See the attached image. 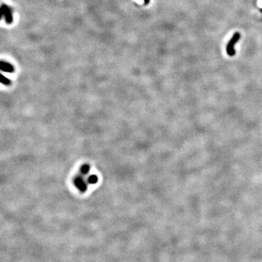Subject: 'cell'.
Segmentation results:
<instances>
[{
    "label": "cell",
    "mask_w": 262,
    "mask_h": 262,
    "mask_svg": "<svg viewBox=\"0 0 262 262\" xmlns=\"http://www.w3.org/2000/svg\"><path fill=\"white\" fill-rule=\"evenodd\" d=\"M240 39V33H235L232 39L229 40V43H228L227 46H226V53L229 55V56H233L235 55V50H234V45L239 41V39Z\"/></svg>",
    "instance_id": "6da1fadb"
},
{
    "label": "cell",
    "mask_w": 262,
    "mask_h": 262,
    "mask_svg": "<svg viewBox=\"0 0 262 262\" xmlns=\"http://www.w3.org/2000/svg\"><path fill=\"white\" fill-rule=\"evenodd\" d=\"M0 70L4 72L7 73H13L14 72V67L10 64L4 61H0Z\"/></svg>",
    "instance_id": "7a4b0ae2"
},
{
    "label": "cell",
    "mask_w": 262,
    "mask_h": 262,
    "mask_svg": "<svg viewBox=\"0 0 262 262\" xmlns=\"http://www.w3.org/2000/svg\"><path fill=\"white\" fill-rule=\"evenodd\" d=\"M75 185H76V187L79 188L82 191H85L86 189V186H85V182L81 178H76L75 180Z\"/></svg>",
    "instance_id": "3957f363"
},
{
    "label": "cell",
    "mask_w": 262,
    "mask_h": 262,
    "mask_svg": "<svg viewBox=\"0 0 262 262\" xmlns=\"http://www.w3.org/2000/svg\"><path fill=\"white\" fill-rule=\"evenodd\" d=\"M0 83L3 84L4 85H10L11 84V81L8 78L5 77L1 74H0Z\"/></svg>",
    "instance_id": "277c9868"
},
{
    "label": "cell",
    "mask_w": 262,
    "mask_h": 262,
    "mask_svg": "<svg viewBox=\"0 0 262 262\" xmlns=\"http://www.w3.org/2000/svg\"><path fill=\"white\" fill-rule=\"evenodd\" d=\"M88 181H89V183H96V182L98 181V178H97V176H90V177H89V179H88Z\"/></svg>",
    "instance_id": "5b68a950"
},
{
    "label": "cell",
    "mask_w": 262,
    "mask_h": 262,
    "mask_svg": "<svg viewBox=\"0 0 262 262\" xmlns=\"http://www.w3.org/2000/svg\"><path fill=\"white\" fill-rule=\"evenodd\" d=\"M89 171H90V168H89L88 165H84L81 168V172L82 173H87L89 172Z\"/></svg>",
    "instance_id": "8992f818"
},
{
    "label": "cell",
    "mask_w": 262,
    "mask_h": 262,
    "mask_svg": "<svg viewBox=\"0 0 262 262\" xmlns=\"http://www.w3.org/2000/svg\"><path fill=\"white\" fill-rule=\"evenodd\" d=\"M261 12H262V10H261Z\"/></svg>",
    "instance_id": "52a82bcc"
}]
</instances>
